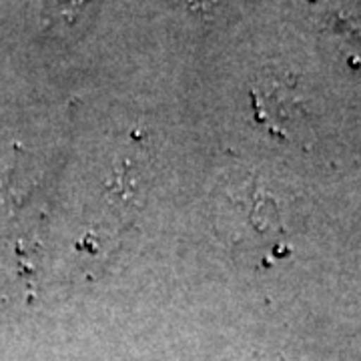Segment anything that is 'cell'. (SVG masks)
Returning <instances> with one entry per match:
<instances>
[{"mask_svg":"<svg viewBox=\"0 0 361 361\" xmlns=\"http://www.w3.org/2000/svg\"><path fill=\"white\" fill-rule=\"evenodd\" d=\"M293 99L295 97L291 94V90L279 80H265V85H259L253 90L259 118L263 121V125L283 137H291L299 127V121L305 118L303 109Z\"/></svg>","mask_w":361,"mask_h":361,"instance_id":"1","label":"cell"},{"mask_svg":"<svg viewBox=\"0 0 361 361\" xmlns=\"http://www.w3.org/2000/svg\"><path fill=\"white\" fill-rule=\"evenodd\" d=\"M92 0H42L44 18L52 26H73L85 16Z\"/></svg>","mask_w":361,"mask_h":361,"instance_id":"2","label":"cell"}]
</instances>
